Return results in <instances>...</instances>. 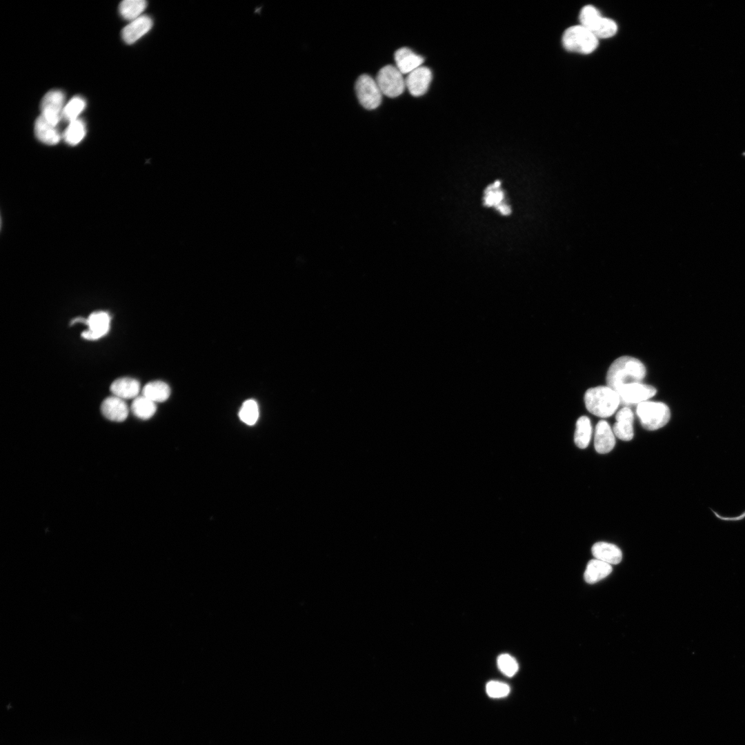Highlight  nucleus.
Masks as SVG:
<instances>
[{"label": "nucleus", "mask_w": 745, "mask_h": 745, "mask_svg": "<svg viewBox=\"0 0 745 745\" xmlns=\"http://www.w3.org/2000/svg\"><path fill=\"white\" fill-rule=\"evenodd\" d=\"M101 411L104 417L115 422L125 421L129 413L125 400L115 395L108 397L103 401Z\"/></svg>", "instance_id": "11"}, {"label": "nucleus", "mask_w": 745, "mask_h": 745, "mask_svg": "<svg viewBox=\"0 0 745 745\" xmlns=\"http://www.w3.org/2000/svg\"><path fill=\"white\" fill-rule=\"evenodd\" d=\"M395 61L397 68L403 74H409L414 70L421 66L424 58L414 52L408 48H401L395 53Z\"/></svg>", "instance_id": "15"}, {"label": "nucleus", "mask_w": 745, "mask_h": 745, "mask_svg": "<svg viewBox=\"0 0 745 745\" xmlns=\"http://www.w3.org/2000/svg\"><path fill=\"white\" fill-rule=\"evenodd\" d=\"M65 96L59 90L48 92L41 102V115L48 121L57 126L63 118Z\"/></svg>", "instance_id": "7"}, {"label": "nucleus", "mask_w": 745, "mask_h": 745, "mask_svg": "<svg viewBox=\"0 0 745 745\" xmlns=\"http://www.w3.org/2000/svg\"><path fill=\"white\" fill-rule=\"evenodd\" d=\"M617 31V25L613 20L602 17L592 32L599 39L612 37Z\"/></svg>", "instance_id": "28"}, {"label": "nucleus", "mask_w": 745, "mask_h": 745, "mask_svg": "<svg viewBox=\"0 0 745 745\" xmlns=\"http://www.w3.org/2000/svg\"><path fill=\"white\" fill-rule=\"evenodd\" d=\"M617 393L621 403L625 405H638L653 397L656 394V389L650 385L637 382L625 385Z\"/></svg>", "instance_id": "8"}, {"label": "nucleus", "mask_w": 745, "mask_h": 745, "mask_svg": "<svg viewBox=\"0 0 745 745\" xmlns=\"http://www.w3.org/2000/svg\"><path fill=\"white\" fill-rule=\"evenodd\" d=\"M382 95L388 97H397L401 95L406 86L403 74L393 65L381 68L375 79Z\"/></svg>", "instance_id": "5"}, {"label": "nucleus", "mask_w": 745, "mask_h": 745, "mask_svg": "<svg viewBox=\"0 0 745 745\" xmlns=\"http://www.w3.org/2000/svg\"><path fill=\"white\" fill-rule=\"evenodd\" d=\"M646 375V368L637 358L623 356L616 359L610 366L606 375V384L616 392L622 386L641 382Z\"/></svg>", "instance_id": "1"}, {"label": "nucleus", "mask_w": 745, "mask_h": 745, "mask_svg": "<svg viewBox=\"0 0 745 745\" xmlns=\"http://www.w3.org/2000/svg\"><path fill=\"white\" fill-rule=\"evenodd\" d=\"M130 408L135 417L146 420L155 414L157 406L155 403L141 395L133 399Z\"/></svg>", "instance_id": "21"}, {"label": "nucleus", "mask_w": 745, "mask_h": 745, "mask_svg": "<svg viewBox=\"0 0 745 745\" xmlns=\"http://www.w3.org/2000/svg\"><path fill=\"white\" fill-rule=\"evenodd\" d=\"M88 329L81 333L87 340H97L105 336L110 330V317L106 311H95L86 319Z\"/></svg>", "instance_id": "9"}, {"label": "nucleus", "mask_w": 745, "mask_h": 745, "mask_svg": "<svg viewBox=\"0 0 745 745\" xmlns=\"http://www.w3.org/2000/svg\"><path fill=\"white\" fill-rule=\"evenodd\" d=\"M636 413L642 426L648 430L662 428L670 417L669 408L662 402L644 401L637 405Z\"/></svg>", "instance_id": "4"}, {"label": "nucleus", "mask_w": 745, "mask_h": 745, "mask_svg": "<svg viewBox=\"0 0 745 745\" xmlns=\"http://www.w3.org/2000/svg\"><path fill=\"white\" fill-rule=\"evenodd\" d=\"M612 570L610 564L597 559H591L587 564L584 580L588 584H595L609 575Z\"/></svg>", "instance_id": "19"}, {"label": "nucleus", "mask_w": 745, "mask_h": 745, "mask_svg": "<svg viewBox=\"0 0 745 745\" xmlns=\"http://www.w3.org/2000/svg\"><path fill=\"white\" fill-rule=\"evenodd\" d=\"M584 401L590 413L603 418L611 416L621 403L618 393L608 386L587 390Z\"/></svg>", "instance_id": "2"}, {"label": "nucleus", "mask_w": 745, "mask_h": 745, "mask_svg": "<svg viewBox=\"0 0 745 745\" xmlns=\"http://www.w3.org/2000/svg\"><path fill=\"white\" fill-rule=\"evenodd\" d=\"M494 189L493 185H491L486 188L485 204L488 206H495L497 207L501 205L500 203L503 199V193L501 190H494Z\"/></svg>", "instance_id": "31"}, {"label": "nucleus", "mask_w": 745, "mask_h": 745, "mask_svg": "<svg viewBox=\"0 0 745 745\" xmlns=\"http://www.w3.org/2000/svg\"><path fill=\"white\" fill-rule=\"evenodd\" d=\"M85 99L80 96L72 97L64 106L63 118L69 123L78 119L86 107Z\"/></svg>", "instance_id": "25"}, {"label": "nucleus", "mask_w": 745, "mask_h": 745, "mask_svg": "<svg viewBox=\"0 0 745 745\" xmlns=\"http://www.w3.org/2000/svg\"><path fill=\"white\" fill-rule=\"evenodd\" d=\"M259 415V406L254 399H248L244 401L239 412L240 420L249 426L254 425L257 421Z\"/></svg>", "instance_id": "27"}, {"label": "nucleus", "mask_w": 745, "mask_h": 745, "mask_svg": "<svg viewBox=\"0 0 745 745\" xmlns=\"http://www.w3.org/2000/svg\"><path fill=\"white\" fill-rule=\"evenodd\" d=\"M146 6L144 0H125L119 4V10L123 18L131 21L141 17Z\"/></svg>", "instance_id": "23"}, {"label": "nucleus", "mask_w": 745, "mask_h": 745, "mask_svg": "<svg viewBox=\"0 0 745 745\" xmlns=\"http://www.w3.org/2000/svg\"><path fill=\"white\" fill-rule=\"evenodd\" d=\"M34 134L41 142L48 145L58 143L62 137L57 126L50 123L41 115L34 122Z\"/></svg>", "instance_id": "16"}, {"label": "nucleus", "mask_w": 745, "mask_h": 745, "mask_svg": "<svg viewBox=\"0 0 745 745\" xmlns=\"http://www.w3.org/2000/svg\"><path fill=\"white\" fill-rule=\"evenodd\" d=\"M562 43L568 51L588 54L597 49L599 39L590 30L579 24L565 30Z\"/></svg>", "instance_id": "3"}, {"label": "nucleus", "mask_w": 745, "mask_h": 745, "mask_svg": "<svg viewBox=\"0 0 745 745\" xmlns=\"http://www.w3.org/2000/svg\"><path fill=\"white\" fill-rule=\"evenodd\" d=\"M616 422L613 427L615 436L623 441H630L634 435L633 413L628 407L621 408L615 417Z\"/></svg>", "instance_id": "13"}, {"label": "nucleus", "mask_w": 745, "mask_h": 745, "mask_svg": "<svg viewBox=\"0 0 745 745\" xmlns=\"http://www.w3.org/2000/svg\"><path fill=\"white\" fill-rule=\"evenodd\" d=\"M170 388L162 381H153L146 384L142 389V395L154 403L166 401L170 395Z\"/></svg>", "instance_id": "20"}, {"label": "nucleus", "mask_w": 745, "mask_h": 745, "mask_svg": "<svg viewBox=\"0 0 745 745\" xmlns=\"http://www.w3.org/2000/svg\"><path fill=\"white\" fill-rule=\"evenodd\" d=\"M592 435V426L589 418L580 417L576 422L574 441L579 448H586L590 442Z\"/></svg>", "instance_id": "22"}, {"label": "nucleus", "mask_w": 745, "mask_h": 745, "mask_svg": "<svg viewBox=\"0 0 745 745\" xmlns=\"http://www.w3.org/2000/svg\"><path fill=\"white\" fill-rule=\"evenodd\" d=\"M355 91L359 103L367 110L377 108L381 102L383 95L379 86L376 80L368 74L358 77Z\"/></svg>", "instance_id": "6"}, {"label": "nucleus", "mask_w": 745, "mask_h": 745, "mask_svg": "<svg viewBox=\"0 0 745 745\" xmlns=\"http://www.w3.org/2000/svg\"><path fill=\"white\" fill-rule=\"evenodd\" d=\"M153 25L152 19L146 15L131 21L121 31L123 40L128 44H132L139 40L150 30Z\"/></svg>", "instance_id": "12"}, {"label": "nucleus", "mask_w": 745, "mask_h": 745, "mask_svg": "<svg viewBox=\"0 0 745 745\" xmlns=\"http://www.w3.org/2000/svg\"><path fill=\"white\" fill-rule=\"evenodd\" d=\"M497 208L500 211V212L501 214H503L504 215H508L510 213V208L508 206H506V205L501 204V205L498 206L497 207Z\"/></svg>", "instance_id": "32"}, {"label": "nucleus", "mask_w": 745, "mask_h": 745, "mask_svg": "<svg viewBox=\"0 0 745 745\" xmlns=\"http://www.w3.org/2000/svg\"><path fill=\"white\" fill-rule=\"evenodd\" d=\"M432 78L431 70L421 66L407 74L405 79L406 88L413 96H421L427 92Z\"/></svg>", "instance_id": "10"}, {"label": "nucleus", "mask_w": 745, "mask_h": 745, "mask_svg": "<svg viewBox=\"0 0 745 745\" xmlns=\"http://www.w3.org/2000/svg\"><path fill=\"white\" fill-rule=\"evenodd\" d=\"M110 389L117 397L123 399H135L138 397L140 391V383L138 380L131 377H121L115 379L110 385Z\"/></svg>", "instance_id": "17"}, {"label": "nucleus", "mask_w": 745, "mask_h": 745, "mask_svg": "<svg viewBox=\"0 0 745 745\" xmlns=\"http://www.w3.org/2000/svg\"><path fill=\"white\" fill-rule=\"evenodd\" d=\"M615 444V435L609 424L605 420L599 421L595 427L594 446L601 454L611 451Z\"/></svg>", "instance_id": "14"}, {"label": "nucleus", "mask_w": 745, "mask_h": 745, "mask_svg": "<svg viewBox=\"0 0 745 745\" xmlns=\"http://www.w3.org/2000/svg\"><path fill=\"white\" fill-rule=\"evenodd\" d=\"M86 133V129L84 122L78 119L69 123L62 137L68 144L75 146L83 140Z\"/></svg>", "instance_id": "24"}, {"label": "nucleus", "mask_w": 745, "mask_h": 745, "mask_svg": "<svg viewBox=\"0 0 745 745\" xmlns=\"http://www.w3.org/2000/svg\"><path fill=\"white\" fill-rule=\"evenodd\" d=\"M602 17L595 6H585L579 13L580 25L592 32Z\"/></svg>", "instance_id": "26"}, {"label": "nucleus", "mask_w": 745, "mask_h": 745, "mask_svg": "<svg viewBox=\"0 0 745 745\" xmlns=\"http://www.w3.org/2000/svg\"><path fill=\"white\" fill-rule=\"evenodd\" d=\"M591 551L595 559L610 565L619 564L622 559V553L619 548L605 542H599L593 544Z\"/></svg>", "instance_id": "18"}, {"label": "nucleus", "mask_w": 745, "mask_h": 745, "mask_svg": "<svg viewBox=\"0 0 745 745\" xmlns=\"http://www.w3.org/2000/svg\"><path fill=\"white\" fill-rule=\"evenodd\" d=\"M497 666L500 671L508 677H513L518 670V664L511 655L504 653L497 658Z\"/></svg>", "instance_id": "29"}, {"label": "nucleus", "mask_w": 745, "mask_h": 745, "mask_svg": "<svg viewBox=\"0 0 745 745\" xmlns=\"http://www.w3.org/2000/svg\"><path fill=\"white\" fill-rule=\"evenodd\" d=\"M510 690L508 684L498 681H490L486 686L488 695L492 698L504 697L509 694Z\"/></svg>", "instance_id": "30"}]
</instances>
